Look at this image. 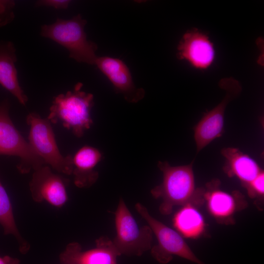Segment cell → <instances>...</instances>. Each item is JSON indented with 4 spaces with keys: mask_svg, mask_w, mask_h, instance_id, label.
<instances>
[{
    "mask_svg": "<svg viewBox=\"0 0 264 264\" xmlns=\"http://www.w3.org/2000/svg\"><path fill=\"white\" fill-rule=\"evenodd\" d=\"M193 161L189 165L179 166H172L167 161L158 162L163 181L153 188L151 193L154 198L162 200L159 207L162 214H170L174 206L190 203L204 192L203 190L195 189Z\"/></svg>",
    "mask_w": 264,
    "mask_h": 264,
    "instance_id": "cell-1",
    "label": "cell"
},
{
    "mask_svg": "<svg viewBox=\"0 0 264 264\" xmlns=\"http://www.w3.org/2000/svg\"><path fill=\"white\" fill-rule=\"evenodd\" d=\"M83 84L77 83L72 91L56 96L47 118L52 123L61 124L81 137L93 124L90 110L93 106V95L81 90Z\"/></svg>",
    "mask_w": 264,
    "mask_h": 264,
    "instance_id": "cell-2",
    "label": "cell"
},
{
    "mask_svg": "<svg viewBox=\"0 0 264 264\" xmlns=\"http://www.w3.org/2000/svg\"><path fill=\"white\" fill-rule=\"evenodd\" d=\"M86 23L80 14L69 20L58 18L52 24L42 26L41 35L65 47L69 57L75 61L95 65L97 46L88 40L84 30Z\"/></svg>",
    "mask_w": 264,
    "mask_h": 264,
    "instance_id": "cell-3",
    "label": "cell"
},
{
    "mask_svg": "<svg viewBox=\"0 0 264 264\" xmlns=\"http://www.w3.org/2000/svg\"><path fill=\"white\" fill-rule=\"evenodd\" d=\"M116 236L112 241L119 255L140 256L152 248L153 232L148 226L139 227L120 198L114 213Z\"/></svg>",
    "mask_w": 264,
    "mask_h": 264,
    "instance_id": "cell-4",
    "label": "cell"
},
{
    "mask_svg": "<svg viewBox=\"0 0 264 264\" xmlns=\"http://www.w3.org/2000/svg\"><path fill=\"white\" fill-rule=\"evenodd\" d=\"M26 123L30 126L28 142L45 164L59 173L72 175V156L60 153L50 121L32 112L27 115Z\"/></svg>",
    "mask_w": 264,
    "mask_h": 264,
    "instance_id": "cell-5",
    "label": "cell"
},
{
    "mask_svg": "<svg viewBox=\"0 0 264 264\" xmlns=\"http://www.w3.org/2000/svg\"><path fill=\"white\" fill-rule=\"evenodd\" d=\"M135 209L156 236L158 244L152 247L151 254L159 263L165 264L176 255L198 264H204L193 252L181 235L154 218L145 206L136 203Z\"/></svg>",
    "mask_w": 264,
    "mask_h": 264,
    "instance_id": "cell-6",
    "label": "cell"
},
{
    "mask_svg": "<svg viewBox=\"0 0 264 264\" xmlns=\"http://www.w3.org/2000/svg\"><path fill=\"white\" fill-rule=\"evenodd\" d=\"M0 155L19 157L21 160L17 168L23 174L45 164L12 123L6 103L0 105Z\"/></svg>",
    "mask_w": 264,
    "mask_h": 264,
    "instance_id": "cell-7",
    "label": "cell"
},
{
    "mask_svg": "<svg viewBox=\"0 0 264 264\" xmlns=\"http://www.w3.org/2000/svg\"><path fill=\"white\" fill-rule=\"evenodd\" d=\"M219 85L225 91V96L220 104L203 116L195 128L194 138L197 153L222 134L225 108L242 90L240 82L233 77L221 79Z\"/></svg>",
    "mask_w": 264,
    "mask_h": 264,
    "instance_id": "cell-8",
    "label": "cell"
},
{
    "mask_svg": "<svg viewBox=\"0 0 264 264\" xmlns=\"http://www.w3.org/2000/svg\"><path fill=\"white\" fill-rule=\"evenodd\" d=\"M68 180L53 173L49 166L44 165L35 170L29 182L33 200L38 203L45 201L60 208L67 202Z\"/></svg>",
    "mask_w": 264,
    "mask_h": 264,
    "instance_id": "cell-9",
    "label": "cell"
},
{
    "mask_svg": "<svg viewBox=\"0 0 264 264\" xmlns=\"http://www.w3.org/2000/svg\"><path fill=\"white\" fill-rule=\"evenodd\" d=\"M119 254L112 241L102 237L96 241V247L83 251L77 242L68 243L59 255L60 264H117Z\"/></svg>",
    "mask_w": 264,
    "mask_h": 264,
    "instance_id": "cell-10",
    "label": "cell"
},
{
    "mask_svg": "<svg viewBox=\"0 0 264 264\" xmlns=\"http://www.w3.org/2000/svg\"><path fill=\"white\" fill-rule=\"evenodd\" d=\"M177 57L188 62L194 67L203 69L212 64L215 52L208 37L196 28L187 30L177 47Z\"/></svg>",
    "mask_w": 264,
    "mask_h": 264,
    "instance_id": "cell-11",
    "label": "cell"
},
{
    "mask_svg": "<svg viewBox=\"0 0 264 264\" xmlns=\"http://www.w3.org/2000/svg\"><path fill=\"white\" fill-rule=\"evenodd\" d=\"M95 65L110 81L116 91L128 102L136 103L144 97V89L135 87L129 68L121 60L98 57Z\"/></svg>",
    "mask_w": 264,
    "mask_h": 264,
    "instance_id": "cell-12",
    "label": "cell"
},
{
    "mask_svg": "<svg viewBox=\"0 0 264 264\" xmlns=\"http://www.w3.org/2000/svg\"><path fill=\"white\" fill-rule=\"evenodd\" d=\"M102 154L96 148L84 146L72 156L74 183L80 188H89L97 180L99 174L95 170L100 161Z\"/></svg>",
    "mask_w": 264,
    "mask_h": 264,
    "instance_id": "cell-13",
    "label": "cell"
},
{
    "mask_svg": "<svg viewBox=\"0 0 264 264\" xmlns=\"http://www.w3.org/2000/svg\"><path fill=\"white\" fill-rule=\"evenodd\" d=\"M16 49L9 41H0V84L25 105L28 101L19 83L15 67Z\"/></svg>",
    "mask_w": 264,
    "mask_h": 264,
    "instance_id": "cell-14",
    "label": "cell"
},
{
    "mask_svg": "<svg viewBox=\"0 0 264 264\" xmlns=\"http://www.w3.org/2000/svg\"><path fill=\"white\" fill-rule=\"evenodd\" d=\"M221 153L226 159L225 172L230 177L236 176L245 187L263 171L253 159L236 148H224Z\"/></svg>",
    "mask_w": 264,
    "mask_h": 264,
    "instance_id": "cell-15",
    "label": "cell"
},
{
    "mask_svg": "<svg viewBox=\"0 0 264 264\" xmlns=\"http://www.w3.org/2000/svg\"><path fill=\"white\" fill-rule=\"evenodd\" d=\"M173 224L181 235L189 239L199 237L205 228L203 216L191 203L184 205L175 215Z\"/></svg>",
    "mask_w": 264,
    "mask_h": 264,
    "instance_id": "cell-16",
    "label": "cell"
},
{
    "mask_svg": "<svg viewBox=\"0 0 264 264\" xmlns=\"http://www.w3.org/2000/svg\"><path fill=\"white\" fill-rule=\"evenodd\" d=\"M210 185L203 197L207 201L208 209L216 219L222 220L229 218L235 212L236 200L235 196Z\"/></svg>",
    "mask_w": 264,
    "mask_h": 264,
    "instance_id": "cell-17",
    "label": "cell"
},
{
    "mask_svg": "<svg viewBox=\"0 0 264 264\" xmlns=\"http://www.w3.org/2000/svg\"><path fill=\"white\" fill-rule=\"evenodd\" d=\"M0 224L5 235H12L17 239L21 253L28 252L30 244L21 235L16 224L10 198L0 181Z\"/></svg>",
    "mask_w": 264,
    "mask_h": 264,
    "instance_id": "cell-18",
    "label": "cell"
},
{
    "mask_svg": "<svg viewBox=\"0 0 264 264\" xmlns=\"http://www.w3.org/2000/svg\"><path fill=\"white\" fill-rule=\"evenodd\" d=\"M15 2L12 0H0V27L11 22L14 18L13 8Z\"/></svg>",
    "mask_w": 264,
    "mask_h": 264,
    "instance_id": "cell-19",
    "label": "cell"
},
{
    "mask_svg": "<svg viewBox=\"0 0 264 264\" xmlns=\"http://www.w3.org/2000/svg\"><path fill=\"white\" fill-rule=\"evenodd\" d=\"M264 171H262L253 181L245 187L250 197L264 196Z\"/></svg>",
    "mask_w": 264,
    "mask_h": 264,
    "instance_id": "cell-20",
    "label": "cell"
},
{
    "mask_svg": "<svg viewBox=\"0 0 264 264\" xmlns=\"http://www.w3.org/2000/svg\"><path fill=\"white\" fill-rule=\"evenodd\" d=\"M70 1L66 0H43L37 1L36 5L50 7L57 9H66L68 7Z\"/></svg>",
    "mask_w": 264,
    "mask_h": 264,
    "instance_id": "cell-21",
    "label": "cell"
},
{
    "mask_svg": "<svg viewBox=\"0 0 264 264\" xmlns=\"http://www.w3.org/2000/svg\"><path fill=\"white\" fill-rule=\"evenodd\" d=\"M20 261L17 258L9 256L0 257V264H20Z\"/></svg>",
    "mask_w": 264,
    "mask_h": 264,
    "instance_id": "cell-22",
    "label": "cell"
}]
</instances>
